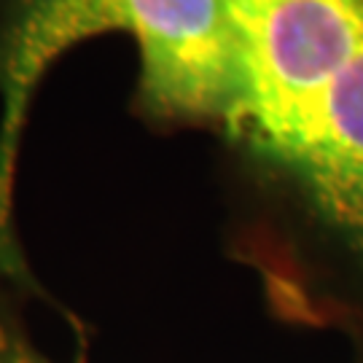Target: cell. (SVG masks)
I'll return each mask as SVG.
<instances>
[{"label":"cell","instance_id":"2","mask_svg":"<svg viewBox=\"0 0 363 363\" xmlns=\"http://www.w3.org/2000/svg\"><path fill=\"white\" fill-rule=\"evenodd\" d=\"M33 301H46L70 315L46 294L25 253L0 250V363H57L33 337L27 320Z\"/></svg>","mask_w":363,"mask_h":363},{"label":"cell","instance_id":"3","mask_svg":"<svg viewBox=\"0 0 363 363\" xmlns=\"http://www.w3.org/2000/svg\"><path fill=\"white\" fill-rule=\"evenodd\" d=\"M0 245L22 247V237H19V232H11V229H3V226H0Z\"/></svg>","mask_w":363,"mask_h":363},{"label":"cell","instance_id":"1","mask_svg":"<svg viewBox=\"0 0 363 363\" xmlns=\"http://www.w3.org/2000/svg\"><path fill=\"white\" fill-rule=\"evenodd\" d=\"M111 33L138 52L132 116L213 145L223 247L267 312L363 363V0H0V130Z\"/></svg>","mask_w":363,"mask_h":363}]
</instances>
